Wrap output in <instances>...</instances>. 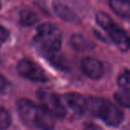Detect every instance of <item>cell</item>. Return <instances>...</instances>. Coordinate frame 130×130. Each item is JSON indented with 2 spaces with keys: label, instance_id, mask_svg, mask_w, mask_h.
<instances>
[{
  "label": "cell",
  "instance_id": "cell-1",
  "mask_svg": "<svg viewBox=\"0 0 130 130\" xmlns=\"http://www.w3.org/2000/svg\"><path fill=\"white\" fill-rule=\"evenodd\" d=\"M17 110L21 118L31 127L39 130L54 128V117L42 105H37L27 99H21L17 102Z\"/></svg>",
  "mask_w": 130,
  "mask_h": 130
},
{
  "label": "cell",
  "instance_id": "cell-2",
  "mask_svg": "<svg viewBox=\"0 0 130 130\" xmlns=\"http://www.w3.org/2000/svg\"><path fill=\"white\" fill-rule=\"evenodd\" d=\"M62 44V34L56 26L51 23L40 25L34 37V45L46 57L58 54Z\"/></svg>",
  "mask_w": 130,
  "mask_h": 130
},
{
  "label": "cell",
  "instance_id": "cell-3",
  "mask_svg": "<svg viewBox=\"0 0 130 130\" xmlns=\"http://www.w3.org/2000/svg\"><path fill=\"white\" fill-rule=\"evenodd\" d=\"M87 111L111 127H118L124 119L123 112L118 106L98 97L87 98Z\"/></svg>",
  "mask_w": 130,
  "mask_h": 130
},
{
  "label": "cell",
  "instance_id": "cell-4",
  "mask_svg": "<svg viewBox=\"0 0 130 130\" xmlns=\"http://www.w3.org/2000/svg\"><path fill=\"white\" fill-rule=\"evenodd\" d=\"M96 20L98 24L105 30L109 38L121 50L127 52L130 49V38L121 28L118 26L105 13L99 12L96 14Z\"/></svg>",
  "mask_w": 130,
  "mask_h": 130
},
{
  "label": "cell",
  "instance_id": "cell-5",
  "mask_svg": "<svg viewBox=\"0 0 130 130\" xmlns=\"http://www.w3.org/2000/svg\"><path fill=\"white\" fill-rule=\"evenodd\" d=\"M38 98L40 100V105H42L49 113L56 118H65L67 112L62 104L60 96L57 94L46 89H42L38 92Z\"/></svg>",
  "mask_w": 130,
  "mask_h": 130
},
{
  "label": "cell",
  "instance_id": "cell-6",
  "mask_svg": "<svg viewBox=\"0 0 130 130\" xmlns=\"http://www.w3.org/2000/svg\"><path fill=\"white\" fill-rule=\"evenodd\" d=\"M62 104L67 114L82 116L87 111V98L77 93H69L60 96Z\"/></svg>",
  "mask_w": 130,
  "mask_h": 130
},
{
  "label": "cell",
  "instance_id": "cell-7",
  "mask_svg": "<svg viewBox=\"0 0 130 130\" xmlns=\"http://www.w3.org/2000/svg\"><path fill=\"white\" fill-rule=\"evenodd\" d=\"M17 69L21 76L32 81L45 82L48 79L44 70L39 65L30 60H21L18 63Z\"/></svg>",
  "mask_w": 130,
  "mask_h": 130
},
{
  "label": "cell",
  "instance_id": "cell-8",
  "mask_svg": "<svg viewBox=\"0 0 130 130\" xmlns=\"http://www.w3.org/2000/svg\"><path fill=\"white\" fill-rule=\"evenodd\" d=\"M82 72L91 79H99L104 73V65L99 60L93 57H86L80 63Z\"/></svg>",
  "mask_w": 130,
  "mask_h": 130
},
{
  "label": "cell",
  "instance_id": "cell-9",
  "mask_svg": "<svg viewBox=\"0 0 130 130\" xmlns=\"http://www.w3.org/2000/svg\"><path fill=\"white\" fill-rule=\"evenodd\" d=\"M109 5L119 16L130 19V0H109Z\"/></svg>",
  "mask_w": 130,
  "mask_h": 130
},
{
  "label": "cell",
  "instance_id": "cell-10",
  "mask_svg": "<svg viewBox=\"0 0 130 130\" xmlns=\"http://www.w3.org/2000/svg\"><path fill=\"white\" fill-rule=\"evenodd\" d=\"M72 45L78 51H85V50H89L92 47H94L92 42L89 41L88 38H86L85 37L82 36V35H74L73 36L72 39Z\"/></svg>",
  "mask_w": 130,
  "mask_h": 130
},
{
  "label": "cell",
  "instance_id": "cell-11",
  "mask_svg": "<svg viewBox=\"0 0 130 130\" xmlns=\"http://www.w3.org/2000/svg\"><path fill=\"white\" fill-rule=\"evenodd\" d=\"M54 8L56 13L66 21H74V14L72 13V11L69 9L66 5L60 3V2H56L54 4Z\"/></svg>",
  "mask_w": 130,
  "mask_h": 130
},
{
  "label": "cell",
  "instance_id": "cell-12",
  "mask_svg": "<svg viewBox=\"0 0 130 130\" xmlns=\"http://www.w3.org/2000/svg\"><path fill=\"white\" fill-rule=\"evenodd\" d=\"M115 99L121 106L130 109V90H123L115 94Z\"/></svg>",
  "mask_w": 130,
  "mask_h": 130
},
{
  "label": "cell",
  "instance_id": "cell-13",
  "mask_svg": "<svg viewBox=\"0 0 130 130\" xmlns=\"http://www.w3.org/2000/svg\"><path fill=\"white\" fill-rule=\"evenodd\" d=\"M117 82L123 90H130V69H126L120 73Z\"/></svg>",
  "mask_w": 130,
  "mask_h": 130
},
{
  "label": "cell",
  "instance_id": "cell-14",
  "mask_svg": "<svg viewBox=\"0 0 130 130\" xmlns=\"http://www.w3.org/2000/svg\"><path fill=\"white\" fill-rule=\"evenodd\" d=\"M36 14L33 13L31 10H23L21 13V21L24 25H32L36 21Z\"/></svg>",
  "mask_w": 130,
  "mask_h": 130
},
{
  "label": "cell",
  "instance_id": "cell-15",
  "mask_svg": "<svg viewBox=\"0 0 130 130\" xmlns=\"http://www.w3.org/2000/svg\"><path fill=\"white\" fill-rule=\"evenodd\" d=\"M11 117L5 109L0 106V129H5L10 126Z\"/></svg>",
  "mask_w": 130,
  "mask_h": 130
},
{
  "label": "cell",
  "instance_id": "cell-16",
  "mask_svg": "<svg viewBox=\"0 0 130 130\" xmlns=\"http://www.w3.org/2000/svg\"><path fill=\"white\" fill-rule=\"evenodd\" d=\"M9 32L7 31V30L4 27L0 26V47L3 45L4 42H5V40L8 38Z\"/></svg>",
  "mask_w": 130,
  "mask_h": 130
},
{
  "label": "cell",
  "instance_id": "cell-17",
  "mask_svg": "<svg viewBox=\"0 0 130 130\" xmlns=\"http://www.w3.org/2000/svg\"><path fill=\"white\" fill-rule=\"evenodd\" d=\"M6 86H7L6 80H5V78L0 74V93L5 91V89L6 88Z\"/></svg>",
  "mask_w": 130,
  "mask_h": 130
},
{
  "label": "cell",
  "instance_id": "cell-18",
  "mask_svg": "<svg viewBox=\"0 0 130 130\" xmlns=\"http://www.w3.org/2000/svg\"><path fill=\"white\" fill-rule=\"evenodd\" d=\"M85 130H103L100 127L95 125V124H89L85 127Z\"/></svg>",
  "mask_w": 130,
  "mask_h": 130
},
{
  "label": "cell",
  "instance_id": "cell-19",
  "mask_svg": "<svg viewBox=\"0 0 130 130\" xmlns=\"http://www.w3.org/2000/svg\"><path fill=\"white\" fill-rule=\"evenodd\" d=\"M0 6H1V5H0Z\"/></svg>",
  "mask_w": 130,
  "mask_h": 130
}]
</instances>
